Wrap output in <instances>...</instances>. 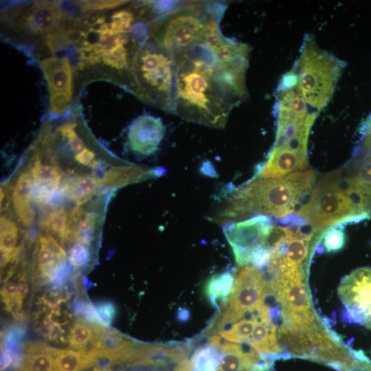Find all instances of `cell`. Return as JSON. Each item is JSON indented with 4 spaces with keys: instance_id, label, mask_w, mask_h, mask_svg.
<instances>
[{
    "instance_id": "39",
    "label": "cell",
    "mask_w": 371,
    "mask_h": 371,
    "mask_svg": "<svg viewBox=\"0 0 371 371\" xmlns=\"http://www.w3.org/2000/svg\"><path fill=\"white\" fill-rule=\"evenodd\" d=\"M366 371H371V366Z\"/></svg>"
},
{
    "instance_id": "14",
    "label": "cell",
    "mask_w": 371,
    "mask_h": 371,
    "mask_svg": "<svg viewBox=\"0 0 371 371\" xmlns=\"http://www.w3.org/2000/svg\"><path fill=\"white\" fill-rule=\"evenodd\" d=\"M36 259L40 277L45 282H49L54 273L67 264L64 249L47 235L39 237Z\"/></svg>"
},
{
    "instance_id": "37",
    "label": "cell",
    "mask_w": 371,
    "mask_h": 371,
    "mask_svg": "<svg viewBox=\"0 0 371 371\" xmlns=\"http://www.w3.org/2000/svg\"><path fill=\"white\" fill-rule=\"evenodd\" d=\"M67 139L70 148L73 152L76 153V155L85 148L83 142L80 139L78 135Z\"/></svg>"
},
{
    "instance_id": "33",
    "label": "cell",
    "mask_w": 371,
    "mask_h": 371,
    "mask_svg": "<svg viewBox=\"0 0 371 371\" xmlns=\"http://www.w3.org/2000/svg\"><path fill=\"white\" fill-rule=\"evenodd\" d=\"M94 158L95 153L87 148L75 156V159L78 163L92 168H94L96 164V161H93Z\"/></svg>"
},
{
    "instance_id": "10",
    "label": "cell",
    "mask_w": 371,
    "mask_h": 371,
    "mask_svg": "<svg viewBox=\"0 0 371 371\" xmlns=\"http://www.w3.org/2000/svg\"><path fill=\"white\" fill-rule=\"evenodd\" d=\"M269 290L263 271L247 265L237 274L233 291L222 308L239 313L257 309L265 304Z\"/></svg>"
},
{
    "instance_id": "30",
    "label": "cell",
    "mask_w": 371,
    "mask_h": 371,
    "mask_svg": "<svg viewBox=\"0 0 371 371\" xmlns=\"http://www.w3.org/2000/svg\"><path fill=\"white\" fill-rule=\"evenodd\" d=\"M127 1H78L77 5L85 12L100 11L107 9H113L126 4Z\"/></svg>"
},
{
    "instance_id": "21",
    "label": "cell",
    "mask_w": 371,
    "mask_h": 371,
    "mask_svg": "<svg viewBox=\"0 0 371 371\" xmlns=\"http://www.w3.org/2000/svg\"><path fill=\"white\" fill-rule=\"evenodd\" d=\"M223 352L207 343L198 348L190 357L192 371H216Z\"/></svg>"
},
{
    "instance_id": "12",
    "label": "cell",
    "mask_w": 371,
    "mask_h": 371,
    "mask_svg": "<svg viewBox=\"0 0 371 371\" xmlns=\"http://www.w3.org/2000/svg\"><path fill=\"white\" fill-rule=\"evenodd\" d=\"M165 131V126L160 118L150 115H141L129 126L130 148L137 154L150 155L158 149Z\"/></svg>"
},
{
    "instance_id": "11",
    "label": "cell",
    "mask_w": 371,
    "mask_h": 371,
    "mask_svg": "<svg viewBox=\"0 0 371 371\" xmlns=\"http://www.w3.org/2000/svg\"><path fill=\"white\" fill-rule=\"evenodd\" d=\"M57 1H36L16 21V26L33 35H45L57 29L67 16Z\"/></svg>"
},
{
    "instance_id": "24",
    "label": "cell",
    "mask_w": 371,
    "mask_h": 371,
    "mask_svg": "<svg viewBox=\"0 0 371 371\" xmlns=\"http://www.w3.org/2000/svg\"><path fill=\"white\" fill-rule=\"evenodd\" d=\"M33 183L30 175L22 173L16 183L13 192V204L14 208L30 205Z\"/></svg>"
},
{
    "instance_id": "15",
    "label": "cell",
    "mask_w": 371,
    "mask_h": 371,
    "mask_svg": "<svg viewBox=\"0 0 371 371\" xmlns=\"http://www.w3.org/2000/svg\"><path fill=\"white\" fill-rule=\"evenodd\" d=\"M19 371H56V348L43 342H24Z\"/></svg>"
},
{
    "instance_id": "5",
    "label": "cell",
    "mask_w": 371,
    "mask_h": 371,
    "mask_svg": "<svg viewBox=\"0 0 371 371\" xmlns=\"http://www.w3.org/2000/svg\"><path fill=\"white\" fill-rule=\"evenodd\" d=\"M295 216L313 232L322 234L330 227L365 219L342 190L337 170L315 182Z\"/></svg>"
},
{
    "instance_id": "25",
    "label": "cell",
    "mask_w": 371,
    "mask_h": 371,
    "mask_svg": "<svg viewBox=\"0 0 371 371\" xmlns=\"http://www.w3.org/2000/svg\"><path fill=\"white\" fill-rule=\"evenodd\" d=\"M96 222V214L95 213H87L85 217L80 221L76 227V240L78 243L87 246L90 245L93 237L95 225Z\"/></svg>"
},
{
    "instance_id": "6",
    "label": "cell",
    "mask_w": 371,
    "mask_h": 371,
    "mask_svg": "<svg viewBox=\"0 0 371 371\" xmlns=\"http://www.w3.org/2000/svg\"><path fill=\"white\" fill-rule=\"evenodd\" d=\"M342 69L341 60L321 49L313 38H306L293 73L297 87L311 109L317 113L327 104Z\"/></svg>"
},
{
    "instance_id": "22",
    "label": "cell",
    "mask_w": 371,
    "mask_h": 371,
    "mask_svg": "<svg viewBox=\"0 0 371 371\" xmlns=\"http://www.w3.org/2000/svg\"><path fill=\"white\" fill-rule=\"evenodd\" d=\"M18 238V229L16 225L9 218H1V251L11 256L12 262L17 258L20 247H16Z\"/></svg>"
},
{
    "instance_id": "28",
    "label": "cell",
    "mask_w": 371,
    "mask_h": 371,
    "mask_svg": "<svg viewBox=\"0 0 371 371\" xmlns=\"http://www.w3.org/2000/svg\"><path fill=\"white\" fill-rule=\"evenodd\" d=\"M74 313L76 315L91 324L102 325L96 308L90 302L76 301L74 304Z\"/></svg>"
},
{
    "instance_id": "3",
    "label": "cell",
    "mask_w": 371,
    "mask_h": 371,
    "mask_svg": "<svg viewBox=\"0 0 371 371\" xmlns=\"http://www.w3.org/2000/svg\"><path fill=\"white\" fill-rule=\"evenodd\" d=\"M226 8L223 2L181 3L152 24L150 38L175 56L201 42L212 29L220 27Z\"/></svg>"
},
{
    "instance_id": "7",
    "label": "cell",
    "mask_w": 371,
    "mask_h": 371,
    "mask_svg": "<svg viewBox=\"0 0 371 371\" xmlns=\"http://www.w3.org/2000/svg\"><path fill=\"white\" fill-rule=\"evenodd\" d=\"M337 170L342 190L365 219L371 217V149L359 146L350 160Z\"/></svg>"
},
{
    "instance_id": "38",
    "label": "cell",
    "mask_w": 371,
    "mask_h": 371,
    "mask_svg": "<svg viewBox=\"0 0 371 371\" xmlns=\"http://www.w3.org/2000/svg\"><path fill=\"white\" fill-rule=\"evenodd\" d=\"M28 291V284L24 280H21V282L17 285V291L15 297L19 300L23 302V300L27 296Z\"/></svg>"
},
{
    "instance_id": "20",
    "label": "cell",
    "mask_w": 371,
    "mask_h": 371,
    "mask_svg": "<svg viewBox=\"0 0 371 371\" xmlns=\"http://www.w3.org/2000/svg\"><path fill=\"white\" fill-rule=\"evenodd\" d=\"M94 335L93 324L78 318L69 330L67 337L69 346L76 350H87L92 346Z\"/></svg>"
},
{
    "instance_id": "1",
    "label": "cell",
    "mask_w": 371,
    "mask_h": 371,
    "mask_svg": "<svg viewBox=\"0 0 371 371\" xmlns=\"http://www.w3.org/2000/svg\"><path fill=\"white\" fill-rule=\"evenodd\" d=\"M175 58L177 70L172 113L189 122L223 128L237 104L216 78L214 50L199 43Z\"/></svg>"
},
{
    "instance_id": "16",
    "label": "cell",
    "mask_w": 371,
    "mask_h": 371,
    "mask_svg": "<svg viewBox=\"0 0 371 371\" xmlns=\"http://www.w3.org/2000/svg\"><path fill=\"white\" fill-rule=\"evenodd\" d=\"M97 363L98 360L87 350L56 348V371H82Z\"/></svg>"
},
{
    "instance_id": "18",
    "label": "cell",
    "mask_w": 371,
    "mask_h": 371,
    "mask_svg": "<svg viewBox=\"0 0 371 371\" xmlns=\"http://www.w3.org/2000/svg\"><path fill=\"white\" fill-rule=\"evenodd\" d=\"M102 183L101 180L91 176L67 179L63 183L60 191L67 194L78 205H81L91 199L96 188Z\"/></svg>"
},
{
    "instance_id": "2",
    "label": "cell",
    "mask_w": 371,
    "mask_h": 371,
    "mask_svg": "<svg viewBox=\"0 0 371 371\" xmlns=\"http://www.w3.org/2000/svg\"><path fill=\"white\" fill-rule=\"evenodd\" d=\"M317 179L312 170L297 171L279 179H256L227 191L211 220L226 224L265 215L282 222L297 212Z\"/></svg>"
},
{
    "instance_id": "35",
    "label": "cell",
    "mask_w": 371,
    "mask_h": 371,
    "mask_svg": "<svg viewBox=\"0 0 371 371\" xmlns=\"http://www.w3.org/2000/svg\"><path fill=\"white\" fill-rule=\"evenodd\" d=\"M17 285L15 282L10 281L5 283L1 290L2 299H8L15 297L17 291Z\"/></svg>"
},
{
    "instance_id": "27",
    "label": "cell",
    "mask_w": 371,
    "mask_h": 371,
    "mask_svg": "<svg viewBox=\"0 0 371 371\" xmlns=\"http://www.w3.org/2000/svg\"><path fill=\"white\" fill-rule=\"evenodd\" d=\"M45 227L62 238L67 228V214L64 209H58L51 212L44 223Z\"/></svg>"
},
{
    "instance_id": "26",
    "label": "cell",
    "mask_w": 371,
    "mask_h": 371,
    "mask_svg": "<svg viewBox=\"0 0 371 371\" xmlns=\"http://www.w3.org/2000/svg\"><path fill=\"white\" fill-rule=\"evenodd\" d=\"M323 245L327 252H336L341 250L345 245L346 236L340 225L327 229L322 237Z\"/></svg>"
},
{
    "instance_id": "36",
    "label": "cell",
    "mask_w": 371,
    "mask_h": 371,
    "mask_svg": "<svg viewBox=\"0 0 371 371\" xmlns=\"http://www.w3.org/2000/svg\"><path fill=\"white\" fill-rule=\"evenodd\" d=\"M1 371H3L14 363V359L12 354L5 348H1Z\"/></svg>"
},
{
    "instance_id": "9",
    "label": "cell",
    "mask_w": 371,
    "mask_h": 371,
    "mask_svg": "<svg viewBox=\"0 0 371 371\" xmlns=\"http://www.w3.org/2000/svg\"><path fill=\"white\" fill-rule=\"evenodd\" d=\"M274 224L273 218L259 214L224 225L223 232L239 265H249L252 251L265 246Z\"/></svg>"
},
{
    "instance_id": "17",
    "label": "cell",
    "mask_w": 371,
    "mask_h": 371,
    "mask_svg": "<svg viewBox=\"0 0 371 371\" xmlns=\"http://www.w3.org/2000/svg\"><path fill=\"white\" fill-rule=\"evenodd\" d=\"M234 284L235 278L229 271L214 275L205 284V296L214 307L222 308L231 295Z\"/></svg>"
},
{
    "instance_id": "34",
    "label": "cell",
    "mask_w": 371,
    "mask_h": 371,
    "mask_svg": "<svg viewBox=\"0 0 371 371\" xmlns=\"http://www.w3.org/2000/svg\"><path fill=\"white\" fill-rule=\"evenodd\" d=\"M359 146L371 148V118L362 127V135Z\"/></svg>"
},
{
    "instance_id": "32",
    "label": "cell",
    "mask_w": 371,
    "mask_h": 371,
    "mask_svg": "<svg viewBox=\"0 0 371 371\" xmlns=\"http://www.w3.org/2000/svg\"><path fill=\"white\" fill-rule=\"evenodd\" d=\"M72 98L65 95H53L49 97V111L63 113L71 106Z\"/></svg>"
},
{
    "instance_id": "31",
    "label": "cell",
    "mask_w": 371,
    "mask_h": 371,
    "mask_svg": "<svg viewBox=\"0 0 371 371\" xmlns=\"http://www.w3.org/2000/svg\"><path fill=\"white\" fill-rule=\"evenodd\" d=\"M101 324L104 326H110L116 315V308L110 301H102L95 304Z\"/></svg>"
},
{
    "instance_id": "4",
    "label": "cell",
    "mask_w": 371,
    "mask_h": 371,
    "mask_svg": "<svg viewBox=\"0 0 371 371\" xmlns=\"http://www.w3.org/2000/svg\"><path fill=\"white\" fill-rule=\"evenodd\" d=\"M176 70L175 56L149 37L137 50L133 63L132 73L138 97L172 113Z\"/></svg>"
},
{
    "instance_id": "13",
    "label": "cell",
    "mask_w": 371,
    "mask_h": 371,
    "mask_svg": "<svg viewBox=\"0 0 371 371\" xmlns=\"http://www.w3.org/2000/svg\"><path fill=\"white\" fill-rule=\"evenodd\" d=\"M50 95H65L72 98L73 71L67 58L50 57L41 63Z\"/></svg>"
},
{
    "instance_id": "23",
    "label": "cell",
    "mask_w": 371,
    "mask_h": 371,
    "mask_svg": "<svg viewBox=\"0 0 371 371\" xmlns=\"http://www.w3.org/2000/svg\"><path fill=\"white\" fill-rule=\"evenodd\" d=\"M74 30L62 24L55 30L43 37V42L52 53H56L67 47L72 41Z\"/></svg>"
},
{
    "instance_id": "8",
    "label": "cell",
    "mask_w": 371,
    "mask_h": 371,
    "mask_svg": "<svg viewBox=\"0 0 371 371\" xmlns=\"http://www.w3.org/2000/svg\"><path fill=\"white\" fill-rule=\"evenodd\" d=\"M348 321L371 330V267L353 270L338 287Z\"/></svg>"
},
{
    "instance_id": "29",
    "label": "cell",
    "mask_w": 371,
    "mask_h": 371,
    "mask_svg": "<svg viewBox=\"0 0 371 371\" xmlns=\"http://www.w3.org/2000/svg\"><path fill=\"white\" fill-rule=\"evenodd\" d=\"M69 262L76 268L85 267L90 259V252L87 245L77 243L69 251Z\"/></svg>"
},
{
    "instance_id": "19",
    "label": "cell",
    "mask_w": 371,
    "mask_h": 371,
    "mask_svg": "<svg viewBox=\"0 0 371 371\" xmlns=\"http://www.w3.org/2000/svg\"><path fill=\"white\" fill-rule=\"evenodd\" d=\"M33 188L56 194L60 181V174L57 168L41 164L36 159L32 168Z\"/></svg>"
}]
</instances>
